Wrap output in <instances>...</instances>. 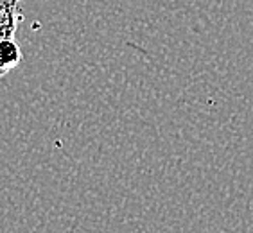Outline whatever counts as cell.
I'll use <instances>...</instances> for the list:
<instances>
[{"instance_id": "obj_2", "label": "cell", "mask_w": 253, "mask_h": 233, "mask_svg": "<svg viewBox=\"0 0 253 233\" xmlns=\"http://www.w3.org/2000/svg\"><path fill=\"white\" fill-rule=\"evenodd\" d=\"M22 61V50L13 38L0 39V78L9 74Z\"/></svg>"}, {"instance_id": "obj_1", "label": "cell", "mask_w": 253, "mask_h": 233, "mask_svg": "<svg viewBox=\"0 0 253 233\" xmlns=\"http://www.w3.org/2000/svg\"><path fill=\"white\" fill-rule=\"evenodd\" d=\"M20 0H0V39L13 38L18 29Z\"/></svg>"}]
</instances>
